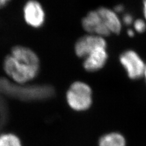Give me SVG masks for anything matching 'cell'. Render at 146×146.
<instances>
[{"label":"cell","mask_w":146,"mask_h":146,"mask_svg":"<svg viewBox=\"0 0 146 146\" xmlns=\"http://www.w3.org/2000/svg\"><path fill=\"white\" fill-rule=\"evenodd\" d=\"M99 146H126V140L121 134L113 132L104 135L100 138Z\"/></svg>","instance_id":"cell-9"},{"label":"cell","mask_w":146,"mask_h":146,"mask_svg":"<svg viewBox=\"0 0 146 146\" xmlns=\"http://www.w3.org/2000/svg\"><path fill=\"white\" fill-rule=\"evenodd\" d=\"M143 76L144 77L145 82H146V65H145V70H144V74Z\"/></svg>","instance_id":"cell-17"},{"label":"cell","mask_w":146,"mask_h":146,"mask_svg":"<svg viewBox=\"0 0 146 146\" xmlns=\"http://www.w3.org/2000/svg\"><path fill=\"white\" fill-rule=\"evenodd\" d=\"M134 21L133 17H132L131 15L129 14V13H127V14L124 15V17H122V22L123 24L125 25H133V23Z\"/></svg>","instance_id":"cell-12"},{"label":"cell","mask_w":146,"mask_h":146,"mask_svg":"<svg viewBox=\"0 0 146 146\" xmlns=\"http://www.w3.org/2000/svg\"><path fill=\"white\" fill-rule=\"evenodd\" d=\"M11 0H0V9L5 7Z\"/></svg>","instance_id":"cell-15"},{"label":"cell","mask_w":146,"mask_h":146,"mask_svg":"<svg viewBox=\"0 0 146 146\" xmlns=\"http://www.w3.org/2000/svg\"><path fill=\"white\" fill-rule=\"evenodd\" d=\"M133 26L135 31L138 33H143L146 31V21L144 19L138 18L134 20Z\"/></svg>","instance_id":"cell-11"},{"label":"cell","mask_w":146,"mask_h":146,"mask_svg":"<svg viewBox=\"0 0 146 146\" xmlns=\"http://www.w3.org/2000/svg\"><path fill=\"white\" fill-rule=\"evenodd\" d=\"M23 13L26 23L33 28H40L44 24V9L42 4L36 0H28L24 5Z\"/></svg>","instance_id":"cell-4"},{"label":"cell","mask_w":146,"mask_h":146,"mask_svg":"<svg viewBox=\"0 0 146 146\" xmlns=\"http://www.w3.org/2000/svg\"><path fill=\"white\" fill-rule=\"evenodd\" d=\"M124 10V7L122 4H118V5H116L114 9V11H115L117 14L119 13L122 12Z\"/></svg>","instance_id":"cell-13"},{"label":"cell","mask_w":146,"mask_h":146,"mask_svg":"<svg viewBox=\"0 0 146 146\" xmlns=\"http://www.w3.org/2000/svg\"><path fill=\"white\" fill-rule=\"evenodd\" d=\"M40 68L39 58L31 49L23 46L13 47L4 58L3 68L9 78L15 83L24 84L37 76Z\"/></svg>","instance_id":"cell-1"},{"label":"cell","mask_w":146,"mask_h":146,"mask_svg":"<svg viewBox=\"0 0 146 146\" xmlns=\"http://www.w3.org/2000/svg\"><path fill=\"white\" fill-rule=\"evenodd\" d=\"M66 100L69 106L74 110H86L92 104V91L84 82H74L67 91Z\"/></svg>","instance_id":"cell-2"},{"label":"cell","mask_w":146,"mask_h":146,"mask_svg":"<svg viewBox=\"0 0 146 146\" xmlns=\"http://www.w3.org/2000/svg\"><path fill=\"white\" fill-rule=\"evenodd\" d=\"M97 11L111 34H119L121 33L122 22L115 11L106 7H100Z\"/></svg>","instance_id":"cell-8"},{"label":"cell","mask_w":146,"mask_h":146,"mask_svg":"<svg viewBox=\"0 0 146 146\" xmlns=\"http://www.w3.org/2000/svg\"><path fill=\"white\" fill-rule=\"evenodd\" d=\"M127 34L130 36V37H133V36L135 35V31L133 29H129L127 31Z\"/></svg>","instance_id":"cell-16"},{"label":"cell","mask_w":146,"mask_h":146,"mask_svg":"<svg viewBox=\"0 0 146 146\" xmlns=\"http://www.w3.org/2000/svg\"><path fill=\"white\" fill-rule=\"evenodd\" d=\"M143 13L144 20L146 21V0H143Z\"/></svg>","instance_id":"cell-14"},{"label":"cell","mask_w":146,"mask_h":146,"mask_svg":"<svg viewBox=\"0 0 146 146\" xmlns=\"http://www.w3.org/2000/svg\"><path fill=\"white\" fill-rule=\"evenodd\" d=\"M0 146H23L21 141L17 135L11 132L0 133Z\"/></svg>","instance_id":"cell-10"},{"label":"cell","mask_w":146,"mask_h":146,"mask_svg":"<svg viewBox=\"0 0 146 146\" xmlns=\"http://www.w3.org/2000/svg\"><path fill=\"white\" fill-rule=\"evenodd\" d=\"M100 46L107 47L105 37L88 34L77 40L74 46V51L77 56L85 58L93 50Z\"/></svg>","instance_id":"cell-5"},{"label":"cell","mask_w":146,"mask_h":146,"mask_svg":"<svg viewBox=\"0 0 146 146\" xmlns=\"http://www.w3.org/2000/svg\"><path fill=\"white\" fill-rule=\"evenodd\" d=\"M107 58V47H98L85 57L84 67L86 71L89 72L98 71L105 65Z\"/></svg>","instance_id":"cell-7"},{"label":"cell","mask_w":146,"mask_h":146,"mask_svg":"<svg viewBox=\"0 0 146 146\" xmlns=\"http://www.w3.org/2000/svg\"><path fill=\"white\" fill-rule=\"evenodd\" d=\"M83 29L90 34L97 35L106 37L111 34L104 23L101 17L96 10L90 11L82 20Z\"/></svg>","instance_id":"cell-6"},{"label":"cell","mask_w":146,"mask_h":146,"mask_svg":"<svg viewBox=\"0 0 146 146\" xmlns=\"http://www.w3.org/2000/svg\"><path fill=\"white\" fill-rule=\"evenodd\" d=\"M119 60L130 79L136 80L143 77L145 65L136 51L131 49L124 51L121 54Z\"/></svg>","instance_id":"cell-3"}]
</instances>
